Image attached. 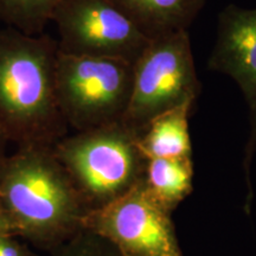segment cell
I'll use <instances>...</instances> for the list:
<instances>
[{"label": "cell", "instance_id": "obj_1", "mask_svg": "<svg viewBox=\"0 0 256 256\" xmlns=\"http://www.w3.org/2000/svg\"><path fill=\"white\" fill-rule=\"evenodd\" d=\"M58 40L0 28V134L19 146L58 142L66 122L56 94Z\"/></svg>", "mask_w": 256, "mask_h": 256}, {"label": "cell", "instance_id": "obj_2", "mask_svg": "<svg viewBox=\"0 0 256 256\" xmlns=\"http://www.w3.org/2000/svg\"><path fill=\"white\" fill-rule=\"evenodd\" d=\"M0 206L14 232L56 246L83 228L88 214L50 146H22L0 162Z\"/></svg>", "mask_w": 256, "mask_h": 256}, {"label": "cell", "instance_id": "obj_3", "mask_svg": "<svg viewBox=\"0 0 256 256\" xmlns=\"http://www.w3.org/2000/svg\"><path fill=\"white\" fill-rule=\"evenodd\" d=\"M138 139V134L119 121L60 139L54 145V153L84 204H90L94 210L142 179L140 171L146 159Z\"/></svg>", "mask_w": 256, "mask_h": 256}, {"label": "cell", "instance_id": "obj_4", "mask_svg": "<svg viewBox=\"0 0 256 256\" xmlns=\"http://www.w3.org/2000/svg\"><path fill=\"white\" fill-rule=\"evenodd\" d=\"M200 90L188 30L153 38L133 64L132 94L120 122L140 136L158 115L194 104Z\"/></svg>", "mask_w": 256, "mask_h": 256}, {"label": "cell", "instance_id": "obj_5", "mask_svg": "<svg viewBox=\"0 0 256 256\" xmlns=\"http://www.w3.org/2000/svg\"><path fill=\"white\" fill-rule=\"evenodd\" d=\"M55 81L64 120L83 132L122 119L132 94L133 63L58 50Z\"/></svg>", "mask_w": 256, "mask_h": 256}, {"label": "cell", "instance_id": "obj_6", "mask_svg": "<svg viewBox=\"0 0 256 256\" xmlns=\"http://www.w3.org/2000/svg\"><path fill=\"white\" fill-rule=\"evenodd\" d=\"M168 211L144 177L121 196L88 211L83 228L107 240L124 256H182Z\"/></svg>", "mask_w": 256, "mask_h": 256}, {"label": "cell", "instance_id": "obj_7", "mask_svg": "<svg viewBox=\"0 0 256 256\" xmlns=\"http://www.w3.org/2000/svg\"><path fill=\"white\" fill-rule=\"evenodd\" d=\"M52 22L60 34L58 50L69 55L134 64L151 42L112 0H66Z\"/></svg>", "mask_w": 256, "mask_h": 256}, {"label": "cell", "instance_id": "obj_8", "mask_svg": "<svg viewBox=\"0 0 256 256\" xmlns=\"http://www.w3.org/2000/svg\"><path fill=\"white\" fill-rule=\"evenodd\" d=\"M208 69L232 78L244 96L250 119L246 152L250 159L256 147V8L230 4L220 12Z\"/></svg>", "mask_w": 256, "mask_h": 256}, {"label": "cell", "instance_id": "obj_9", "mask_svg": "<svg viewBox=\"0 0 256 256\" xmlns=\"http://www.w3.org/2000/svg\"><path fill=\"white\" fill-rule=\"evenodd\" d=\"M150 40L188 30L206 0H112Z\"/></svg>", "mask_w": 256, "mask_h": 256}, {"label": "cell", "instance_id": "obj_10", "mask_svg": "<svg viewBox=\"0 0 256 256\" xmlns=\"http://www.w3.org/2000/svg\"><path fill=\"white\" fill-rule=\"evenodd\" d=\"M194 104H183L154 118L138 139L145 159L191 156L188 114Z\"/></svg>", "mask_w": 256, "mask_h": 256}, {"label": "cell", "instance_id": "obj_11", "mask_svg": "<svg viewBox=\"0 0 256 256\" xmlns=\"http://www.w3.org/2000/svg\"><path fill=\"white\" fill-rule=\"evenodd\" d=\"M145 182L156 200L170 210L191 191V156L147 159Z\"/></svg>", "mask_w": 256, "mask_h": 256}, {"label": "cell", "instance_id": "obj_12", "mask_svg": "<svg viewBox=\"0 0 256 256\" xmlns=\"http://www.w3.org/2000/svg\"><path fill=\"white\" fill-rule=\"evenodd\" d=\"M66 0H0V22L26 34H43Z\"/></svg>", "mask_w": 256, "mask_h": 256}, {"label": "cell", "instance_id": "obj_13", "mask_svg": "<svg viewBox=\"0 0 256 256\" xmlns=\"http://www.w3.org/2000/svg\"><path fill=\"white\" fill-rule=\"evenodd\" d=\"M50 256H124L107 240L81 228L54 248Z\"/></svg>", "mask_w": 256, "mask_h": 256}, {"label": "cell", "instance_id": "obj_14", "mask_svg": "<svg viewBox=\"0 0 256 256\" xmlns=\"http://www.w3.org/2000/svg\"><path fill=\"white\" fill-rule=\"evenodd\" d=\"M0 256H26L23 249L10 236H0Z\"/></svg>", "mask_w": 256, "mask_h": 256}, {"label": "cell", "instance_id": "obj_15", "mask_svg": "<svg viewBox=\"0 0 256 256\" xmlns=\"http://www.w3.org/2000/svg\"><path fill=\"white\" fill-rule=\"evenodd\" d=\"M12 232H14V226L10 223L8 217H6L4 210L0 206V236H10Z\"/></svg>", "mask_w": 256, "mask_h": 256}, {"label": "cell", "instance_id": "obj_16", "mask_svg": "<svg viewBox=\"0 0 256 256\" xmlns=\"http://www.w3.org/2000/svg\"><path fill=\"white\" fill-rule=\"evenodd\" d=\"M2 134H0V139H2Z\"/></svg>", "mask_w": 256, "mask_h": 256}]
</instances>
